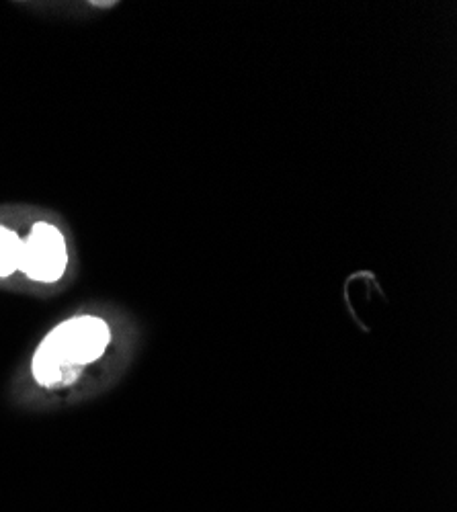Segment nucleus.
<instances>
[{
	"label": "nucleus",
	"instance_id": "nucleus-1",
	"mask_svg": "<svg viewBox=\"0 0 457 512\" xmlns=\"http://www.w3.org/2000/svg\"><path fill=\"white\" fill-rule=\"evenodd\" d=\"M111 343V330L99 316H74L52 328L41 340L31 373L41 388L72 383L78 373L99 361Z\"/></svg>",
	"mask_w": 457,
	"mask_h": 512
},
{
	"label": "nucleus",
	"instance_id": "nucleus-2",
	"mask_svg": "<svg viewBox=\"0 0 457 512\" xmlns=\"http://www.w3.org/2000/svg\"><path fill=\"white\" fill-rule=\"evenodd\" d=\"M68 269V246L62 230L50 222H35L25 238L21 273L35 283H58Z\"/></svg>",
	"mask_w": 457,
	"mask_h": 512
},
{
	"label": "nucleus",
	"instance_id": "nucleus-3",
	"mask_svg": "<svg viewBox=\"0 0 457 512\" xmlns=\"http://www.w3.org/2000/svg\"><path fill=\"white\" fill-rule=\"evenodd\" d=\"M23 248L25 238H21L13 228L0 222V279H7L21 271Z\"/></svg>",
	"mask_w": 457,
	"mask_h": 512
}]
</instances>
